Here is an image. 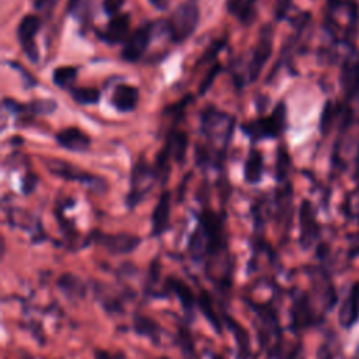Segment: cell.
Segmentation results:
<instances>
[{
    "instance_id": "cell-18",
    "label": "cell",
    "mask_w": 359,
    "mask_h": 359,
    "mask_svg": "<svg viewBox=\"0 0 359 359\" xmlns=\"http://www.w3.org/2000/svg\"><path fill=\"white\" fill-rule=\"evenodd\" d=\"M168 285H170L171 290L180 297L182 306L185 309H192V306H194V296H192L189 287L182 280H175V279H170Z\"/></svg>"
},
{
    "instance_id": "cell-20",
    "label": "cell",
    "mask_w": 359,
    "mask_h": 359,
    "mask_svg": "<svg viewBox=\"0 0 359 359\" xmlns=\"http://www.w3.org/2000/svg\"><path fill=\"white\" fill-rule=\"evenodd\" d=\"M135 328H136V331L139 334L147 335L149 338H154L158 334V325L154 321H151L150 318H147V317L136 316V318H135Z\"/></svg>"
},
{
    "instance_id": "cell-6",
    "label": "cell",
    "mask_w": 359,
    "mask_h": 359,
    "mask_svg": "<svg viewBox=\"0 0 359 359\" xmlns=\"http://www.w3.org/2000/svg\"><path fill=\"white\" fill-rule=\"evenodd\" d=\"M271 49H272V31L271 27L268 28L266 25L261 29L259 32V38H258V43L257 48L252 53L251 62L248 65V79L250 81H254L258 79L259 73L262 72L269 55H271Z\"/></svg>"
},
{
    "instance_id": "cell-13",
    "label": "cell",
    "mask_w": 359,
    "mask_h": 359,
    "mask_svg": "<svg viewBox=\"0 0 359 359\" xmlns=\"http://www.w3.org/2000/svg\"><path fill=\"white\" fill-rule=\"evenodd\" d=\"M255 0H226V8L244 24H250L255 15Z\"/></svg>"
},
{
    "instance_id": "cell-24",
    "label": "cell",
    "mask_w": 359,
    "mask_h": 359,
    "mask_svg": "<svg viewBox=\"0 0 359 359\" xmlns=\"http://www.w3.org/2000/svg\"><path fill=\"white\" fill-rule=\"evenodd\" d=\"M219 70H220V66H219V65H215V66L210 69V72L206 74V77H205V79L202 80V83H201V87H199V93H201V94H205V93L210 88V86L213 84V81H215V79H216Z\"/></svg>"
},
{
    "instance_id": "cell-26",
    "label": "cell",
    "mask_w": 359,
    "mask_h": 359,
    "mask_svg": "<svg viewBox=\"0 0 359 359\" xmlns=\"http://www.w3.org/2000/svg\"><path fill=\"white\" fill-rule=\"evenodd\" d=\"M35 184H36V177L32 175V174H28L25 175L24 178V185H22V189L25 194H29L34 188H35Z\"/></svg>"
},
{
    "instance_id": "cell-8",
    "label": "cell",
    "mask_w": 359,
    "mask_h": 359,
    "mask_svg": "<svg viewBox=\"0 0 359 359\" xmlns=\"http://www.w3.org/2000/svg\"><path fill=\"white\" fill-rule=\"evenodd\" d=\"M95 240L109 254H114V255L128 254L133 251L140 243V238L137 236L125 234V233L123 234H98Z\"/></svg>"
},
{
    "instance_id": "cell-1",
    "label": "cell",
    "mask_w": 359,
    "mask_h": 359,
    "mask_svg": "<svg viewBox=\"0 0 359 359\" xmlns=\"http://www.w3.org/2000/svg\"><path fill=\"white\" fill-rule=\"evenodd\" d=\"M199 8L194 3H184L175 8L167 21V31L174 42H184L196 29Z\"/></svg>"
},
{
    "instance_id": "cell-16",
    "label": "cell",
    "mask_w": 359,
    "mask_h": 359,
    "mask_svg": "<svg viewBox=\"0 0 359 359\" xmlns=\"http://www.w3.org/2000/svg\"><path fill=\"white\" fill-rule=\"evenodd\" d=\"M72 98L81 105H91L100 101V91L93 87H76L70 90Z\"/></svg>"
},
{
    "instance_id": "cell-3",
    "label": "cell",
    "mask_w": 359,
    "mask_h": 359,
    "mask_svg": "<svg viewBox=\"0 0 359 359\" xmlns=\"http://www.w3.org/2000/svg\"><path fill=\"white\" fill-rule=\"evenodd\" d=\"M48 170L57 177H62L65 180H72V181H80L88 187H91L95 191H102L105 188V182L102 178H98L95 175H91L70 163L62 161V160H48L46 161Z\"/></svg>"
},
{
    "instance_id": "cell-31",
    "label": "cell",
    "mask_w": 359,
    "mask_h": 359,
    "mask_svg": "<svg viewBox=\"0 0 359 359\" xmlns=\"http://www.w3.org/2000/svg\"><path fill=\"white\" fill-rule=\"evenodd\" d=\"M36 1H38V0H34V3H36Z\"/></svg>"
},
{
    "instance_id": "cell-30",
    "label": "cell",
    "mask_w": 359,
    "mask_h": 359,
    "mask_svg": "<svg viewBox=\"0 0 359 359\" xmlns=\"http://www.w3.org/2000/svg\"><path fill=\"white\" fill-rule=\"evenodd\" d=\"M154 7L160 8V10H165L167 8V4H168V0H149Z\"/></svg>"
},
{
    "instance_id": "cell-29",
    "label": "cell",
    "mask_w": 359,
    "mask_h": 359,
    "mask_svg": "<svg viewBox=\"0 0 359 359\" xmlns=\"http://www.w3.org/2000/svg\"><path fill=\"white\" fill-rule=\"evenodd\" d=\"M289 1L290 0H278V3H276V17L278 18L283 17V14L289 6Z\"/></svg>"
},
{
    "instance_id": "cell-5",
    "label": "cell",
    "mask_w": 359,
    "mask_h": 359,
    "mask_svg": "<svg viewBox=\"0 0 359 359\" xmlns=\"http://www.w3.org/2000/svg\"><path fill=\"white\" fill-rule=\"evenodd\" d=\"M151 32H153V24L150 22L142 24L139 28H136V31L126 39L123 45L122 57L126 62L139 60L150 43Z\"/></svg>"
},
{
    "instance_id": "cell-17",
    "label": "cell",
    "mask_w": 359,
    "mask_h": 359,
    "mask_svg": "<svg viewBox=\"0 0 359 359\" xmlns=\"http://www.w3.org/2000/svg\"><path fill=\"white\" fill-rule=\"evenodd\" d=\"M77 77V69L73 66H62L53 70V83L60 88L70 87Z\"/></svg>"
},
{
    "instance_id": "cell-15",
    "label": "cell",
    "mask_w": 359,
    "mask_h": 359,
    "mask_svg": "<svg viewBox=\"0 0 359 359\" xmlns=\"http://www.w3.org/2000/svg\"><path fill=\"white\" fill-rule=\"evenodd\" d=\"M167 144L170 146L171 156L175 158V161H182L185 157L187 146H188V137L184 132H175L170 136L167 140Z\"/></svg>"
},
{
    "instance_id": "cell-25",
    "label": "cell",
    "mask_w": 359,
    "mask_h": 359,
    "mask_svg": "<svg viewBox=\"0 0 359 359\" xmlns=\"http://www.w3.org/2000/svg\"><path fill=\"white\" fill-rule=\"evenodd\" d=\"M123 1L125 0H102V8L108 15L115 17L121 10Z\"/></svg>"
},
{
    "instance_id": "cell-21",
    "label": "cell",
    "mask_w": 359,
    "mask_h": 359,
    "mask_svg": "<svg viewBox=\"0 0 359 359\" xmlns=\"http://www.w3.org/2000/svg\"><path fill=\"white\" fill-rule=\"evenodd\" d=\"M199 306H201V309H202L205 317H206V318L209 320V323L212 324V327H215V330H216L217 332H220V321H219V318L216 317L215 311L212 310L210 299H209V296H208L205 292H203V293L201 294V297H199Z\"/></svg>"
},
{
    "instance_id": "cell-19",
    "label": "cell",
    "mask_w": 359,
    "mask_h": 359,
    "mask_svg": "<svg viewBox=\"0 0 359 359\" xmlns=\"http://www.w3.org/2000/svg\"><path fill=\"white\" fill-rule=\"evenodd\" d=\"M57 285L60 289L67 290L69 293H74V294H83L84 293V285L80 279H77L76 276H73L72 273H66L63 276L59 278Z\"/></svg>"
},
{
    "instance_id": "cell-12",
    "label": "cell",
    "mask_w": 359,
    "mask_h": 359,
    "mask_svg": "<svg viewBox=\"0 0 359 359\" xmlns=\"http://www.w3.org/2000/svg\"><path fill=\"white\" fill-rule=\"evenodd\" d=\"M128 31H129V14H119L111 18L105 32H102L100 38H102L104 41L116 43L126 36Z\"/></svg>"
},
{
    "instance_id": "cell-9",
    "label": "cell",
    "mask_w": 359,
    "mask_h": 359,
    "mask_svg": "<svg viewBox=\"0 0 359 359\" xmlns=\"http://www.w3.org/2000/svg\"><path fill=\"white\" fill-rule=\"evenodd\" d=\"M56 142L74 153H84L90 147V137L79 128H65L56 133Z\"/></svg>"
},
{
    "instance_id": "cell-4",
    "label": "cell",
    "mask_w": 359,
    "mask_h": 359,
    "mask_svg": "<svg viewBox=\"0 0 359 359\" xmlns=\"http://www.w3.org/2000/svg\"><path fill=\"white\" fill-rule=\"evenodd\" d=\"M41 28V18L34 14H27L21 18L18 28H17V38L20 41V45L27 55V57L36 63L39 59V50L35 43V35L38 34Z\"/></svg>"
},
{
    "instance_id": "cell-28",
    "label": "cell",
    "mask_w": 359,
    "mask_h": 359,
    "mask_svg": "<svg viewBox=\"0 0 359 359\" xmlns=\"http://www.w3.org/2000/svg\"><path fill=\"white\" fill-rule=\"evenodd\" d=\"M95 359H123L122 355H115V353H109L107 351L98 349L95 351Z\"/></svg>"
},
{
    "instance_id": "cell-10",
    "label": "cell",
    "mask_w": 359,
    "mask_h": 359,
    "mask_svg": "<svg viewBox=\"0 0 359 359\" xmlns=\"http://www.w3.org/2000/svg\"><path fill=\"white\" fill-rule=\"evenodd\" d=\"M139 101V91L129 84H118L112 93V105L121 112H130L136 108Z\"/></svg>"
},
{
    "instance_id": "cell-23",
    "label": "cell",
    "mask_w": 359,
    "mask_h": 359,
    "mask_svg": "<svg viewBox=\"0 0 359 359\" xmlns=\"http://www.w3.org/2000/svg\"><path fill=\"white\" fill-rule=\"evenodd\" d=\"M88 7H90V0H69L67 11L81 18L84 14H87Z\"/></svg>"
},
{
    "instance_id": "cell-27",
    "label": "cell",
    "mask_w": 359,
    "mask_h": 359,
    "mask_svg": "<svg viewBox=\"0 0 359 359\" xmlns=\"http://www.w3.org/2000/svg\"><path fill=\"white\" fill-rule=\"evenodd\" d=\"M57 0H38L35 3V7L39 10H52L56 6Z\"/></svg>"
},
{
    "instance_id": "cell-22",
    "label": "cell",
    "mask_w": 359,
    "mask_h": 359,
    "mask_svg": "<svg viewBox=\"0 0 359 359\" xmlns=\"http://www.w3.org/2000/svg\"><path fill=\"white\" fill-rule=\"evenodd\" d=\"M55 108H56V102H53L50 100H36L29 104V109L38 115L50 114L52 111H55Z\"/></svg>"
},
{
    "instance_id": "cell-14",
    "label": "cell",
    "mask_w": 359,
    "mask_h": 359,
    "mask_svg": "<svg viewBox=\"0 0 359 359\" xmlns=\"http://www.w3.org/2000/svg\"><path fill=\"white\" fill-rule=\"evenodd\" d=\"M262 170H264V158L261 151L251 150L244 165L245 181L250 184L259 182L262 178Z\"/></svg>"
},
{
    "instance_id": "cell-7",
    "label": "cell",
    "mask_w": 359,
    "mask_h": 359,
    "mask_svg": "<svg viewBox=\"0 0 359 359\" xmlns=\"http://www.w3.org/2000/svg\"><path fill=\"white\" fill-rule=\"evenodd\" d=\"M156 175L157 174L146 163H137L133 167L132 189L128 196L129 206H135L136 203H139V201L143 198V195L151 188Z\"/></svg>"
},
{
    "instance_id": "cell-11",
    "label": "cell",
    "mask_w": 359,
    "mask_h": 359,
    "mask_svg": "<svg viewBox=\"0 0 359 359\" xmlns=\"http://www.w3.org/2000/svg\"><path fill=\"white\" fill-rule=\"evenodd\" d=\"M170 201L171 195L170 192H163L151 216V229H153V236H161L170 222Z\"/></svg>"
},
{
    "instance_id": "cell-2",
    "label": "cell",
    "mask_w": 359,
    "mask_h": 359,
    "mask_svg": "<svg viewBox=\"0 0 359 359\" xmlns=\"http://www.w3.org/2000/svg\"><path fill=\"white\" fill-rule=\"evenodd\" d=\"M283 119H285V108L282 104H279L271 116L244 123L241 128H243V132L251 140L257 142V140H262L265 137L278 136L279 130L283 126Z\"/></svg>"
}]
</instances>
